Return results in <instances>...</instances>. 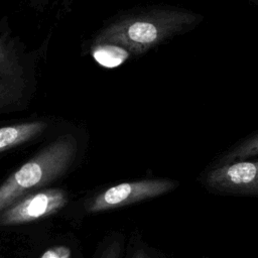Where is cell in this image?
<instances>
[{
	"label": "cell",
	"mask_w": 258,
	"mask_h": 258,
	"mask_svg": "<svg viewBox=\"0 0 258 258\" xmlns=\"http://www.w3.org/2000/svg\"><path fill=\"white\" fill-rule=\"evenodd\" d=\"M201 18L191 11L178 8H157L130 14L105 27L95 37L94 44H113L127 52L141 54L188 29Z\"/></svg>",
	"instance_id": "6da1fadb"
},
{
	"label": "cell",
	"mask_w": 258,
	"mask_h": 258,
	"mask_svg": "<svg viewBox=\"0 0 258 258\" xmlns=\"http://www.w3.org/2000/svg\"><path fill=\"white\" fill-rule=\"evenodd\" d=\"M132 258H148V256H147V254L145 253L144 250L140 249L137 252H135V254L133 255Z\"/></svg>",
	"instance_id": "7c38bea8"
},
{
	"label": "cell",
	"mask_w": 258,
	"mask_h": 258,
	"mask_svg": "<svg viewBox=\"0 0 258 258\" xmlns=\"http://www.w3.org/2000/svg\"><path fill=\"white\" fill-rule=\"evenodd\" d=\"M121 253V247L120 243L118 241H114L112 244H110L107 249L102 254L101 258H120Z\"/></svg>",
	"instance_id": "8fae6325"
},
{
	"label": "cell",
	"mask_w": 258,
	"mask_h": 258,
	"mask_svg": "<svg viewBox=\"0 0 258 258\" xmlns=\"http://www.w3.org/2000/svg\"><path fill=\"white\" fill-rule=\"evenodd\" d=\"M23 69L13 46L0 38V110L22 98L25 88Z\"/></svg>",
	"instance_id": "8992f818"
},
{
	"label": "cell",
	"mask_w": 258,
	"mask_h": 258,
	"mask_svg": "<svg viewBox=\"0 0 258 258\" xmlns=\"http://www.w3.org/2000/svg\"><path fill=\"white\" fill-rule=\"evenodd\" d=\"M72 251L69 247L63 245L54 246L45 250L40 258H71Z\"/></svg>",
	"instance_id": "30bf717a"
},
{
	"label": "cell",
	"mask_w": 258,
	"mask_h": 258,
	"mask_svg": "<svg viewBox=\"0 0 258 258\" xmlns=\"http://www.w3.org/2000/svg\"><path fill=\"white\" fill-rule=\"evenodd\" d=\"M125 49L108 43H98L94 44L92 47V55L100 64L112 68L119 64L126 55L124 52Z\"/></svg>",
	"instance_id": "ba28073f"
},
{
	"label": "cell",
	"mask_w": 258,
	"mask_h": 258,
	"mask_svg": "<svg viewBox=\"0 0 258 258\" xmlns=\"http://www.w3.org/2000/svg\"><path fill=\"white\" fill-rule=\"evenodd\" d=\"M255 155H258V134L246 139L229 151L223 158H221L219 165L245 160Z\"/></svg>",
	"instance_id": "9c48e42d"
},
{
	"label": "cell",
	"mask_w": 258,
	"mask_h": 258,
	"mask_svg": "<svg viewBox=\"0 0 258 258\" xmlns=\"http://www.w3.org/2000/svg\"><path fill=\"white\" fill-rule=\"evenodd\" d=\"M78 143L71 134L61 135L21 165L0 185V213L20 198L61 176L72 165Z\"/></svg>",
	"instance_id": "7a4b0ae2"
},
{
	"label": "cell",
	"mask_w": 258,
	"mask_h": 258,
	"mask_svg": "<svg viewBox=\"0 0 258 258\" xmlns=\"http://www.w3.org/2000/svg\"><path fill=\"white\" fill-rule=\"evenodd\" d=\"M68 204V195L59 188L30 192L0 213V225L12 226L46 218L57 213Z\"/></svg>",
	"instance_id": "277c9868"
},
{
	"label": "cell",
	"mask_w": 258,
	"mask_h": 258,
	"mask_svg": "<svg viewBox=\"0 0 258 258\" xmlns=\"http://www.w3.org/2000/svg\"><path fill=\"white\" fill-rule=\"evenodd\" d=\"M254 1H255V2H256V3H258V0H254Z\"/></svg>",
	"instance_id": "4fadbf2b"
},
{
	"label": "cell",
	"mask_w": 258,
	"mask_h": 258,
	"mask_svg": "<svg viewBox=\"0 0 258 258\" xmlns=\"http://www.w3.org/2000/svg\"><path fill=\"white\" fill-rule=\"evenodd\" d=\"M206 183L220 192L258 196V160H240L219 165L208 172Z\"/></svg>",
	"instance_id": "5b68a950"
},
{
	"label": "cell",
	"mask_w": 258,
	"mask_h": 258,
	"mask_svg": "<svg viewBox=\"0 0 258 258\" xmlns=\"http://www.w3.org/2000/svg\"><path fill=\"white\" fill-rule=\"evenodd\" d=\"M170 179H143L122 182L100 192L87 206L89 213H99L136 204L148 199L162 196L177 186Z\"/></svg>",
	"instance_id": "3957f363"
},
{
	"label": "cell",
	"mask_w": 258,
	"mask_h": 258,
	"mask_svg": "<svg viewBox=\"0 0 258 258\" xmlns=\"http://www.w3.org/2000/svg\"><path fill=\"white\" fill-rule=\"evenodd\" d=\"M46 125L42 121H31L0 127V152L35 138L44 131Z\"/></svg>",
	"instance_id": "52a82bcc"
}]
</instances>
